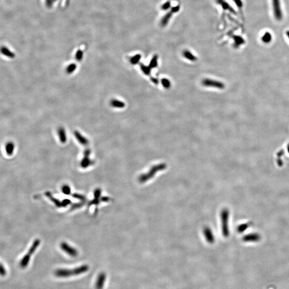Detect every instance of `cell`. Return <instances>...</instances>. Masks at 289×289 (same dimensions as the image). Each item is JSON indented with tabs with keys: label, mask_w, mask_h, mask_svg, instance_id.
<instances>
[{
	"label": "cell",
	"mask_w": 289,
	"mask_h": 289,
	"mask_svg": "<svg viewBox=\"0 0 289 289\" xmlns=\"http://www.w3.org/2000/svg\"><path fill=\"white\" fill-rule=\"evenodd\" d=\"M40 244V239H35L33 242L32 245H31L30 248H29V250L27 252V254L25 255L24 256L23 258L22 259V260H20V266L22 268H25L27 267V265L29 263V262H30L31 255L35 253V250H37V249L39 246Z\"/></svg>",
	"instance_id": "obj_1"
},
{
	"label": "cell",
	"mask_w": 289,
	"mask_h": 289,
	"mask_svg": "<svg viewBox=\"0 0 289 289\" xmlns=\"http://www.w3.org/2000/svg\"><path fill=\"white\" fill-rule=\"evenodd\" d=\"M55 275L58 277H68L72 276H77L76 268L73 269H58L55 272Z\"/></svg>",
	"instance_id": "obj_2"
},
{
	"label": "cell",
	"mask_w": 289,
	"mask_h": 289,
	"mask_svg": "<svg viewBox=\"0 0 289 289\" xmlns=\"http://www.w3.org/2000/svg\"><path fill=\"white\" fill-rule=\"evenodd\" d=\"M274 16L277 20H281L283 18V13L280 0H272Z\"/></svg>",
	"instance_id": "obj_3"
},
{
	"label": "cell",
	"mask_w": 289,
	"mask_h": 289,
	"mask_svg": "<svg viewBox=\"0 0 289 289\" xmlns=\"http://www.w3.org/2000/svg\"><path fill=\"white\" fill-rule=\"evenodd\" d=\"M60 247L62 250L65 252L66 254L69 255L71 257H76L78 255V253L77 250L73 248V247L70 246L68 243L62 242L60 244Z\"/></svg>",
	"instance_id": "obj_4"
},
{
	"label": "cell",
	"mask_w": 289,
	"mask_h": 289,
	"mask_svg": "<svg viewBox=\"0 0 289 289\" xmlns=\"http://www.w3.org/2000/svg\"><path fill=\"white\" fill-rule=\"evenodd\" d=\"M222 222H223L222 226H223V232L224 235L225 237H227L229 235V230H228V227H227L229 212L227 209H224L222 212Z\"/></svg>",
	"instance_id": "obj_5"
},
{
	"label": "cell",
	"mask_w": 289,
	"mask_h": 289,
	"mask_svg": "<svg viewBox=\"0 0 289 289\" xmlns=\"http://www.w3.org/2000/svg\"><path fill=\"white\" fill-rule=\"evenodd\" d=\"M90 153L91 151L89 150H85L84 152V158H83L81 163V166L83 168H87L89 166H91L93 164V162L89 158Z\"/></svg>",
	"instance_id": "obj_6"
},
{
	"label": "cell",
	"mask_w": 289,
	"mask_h": 289,
	"mask_svg": "<svg viewBox=\"0 0 289 289\" xmlns=\"http://www.w3.org/2000/svg\"><path fill=\"white\" fill-rule=\"evenodd\" d=\"M202 84L205 86L213 87L218 89H223L224 85L223 83L219 81H215L210 79H205L202 81Z\"/></svg>",
	"instance_id": "obj_7"
},
{
	"label": "cell",
	"mask_w": 289,
	"mask_h": 289,
	"mask_svg": "<svg viewBox=\"0 0 289 289\" xmlns=\"http://www.w3.org/2000/svg\"><path fill=\"white\" fill-rule=\"evenodd\" d=\"M106 280V275L104 273H101L98 275L96 283L95 288L96 289H102L104 286V282Z\"/></svg>",
	"instance_id": "obj_8"
},
{
	"label": "cell",
	"mask_w": 289,
	"mask_h": 289,
	"mask_svg": "<svg viewBox=\"0 0 289 289\" xmlns=\"http://www.w3.org/2000/svg\"><path fill=\"white\" fill-rule=\"evenodd\" d=\"M261 239L260 236L257 234H251L245 236L243 237V240L246 242H257Z\"/></svg>",
	"instance_id": "obj_9"
},
{
	"label": "cell",
	"mask_w": 289,
	"mask_h": 289,
	"mask_svg": "<svg viewBox=\"0 0 289 289\" xmlns=\"http://www.w3.org/2000/svg\"><path fill=\"white\" fill-rule=\"evenodd\" d=\"M0 53L5 56L10 58H15V54L6 47H1L0 48Z\"/></svg>",
	"instance_id": "obj_10"
},
{
	"label": "cell",
	"mask_w": 289,
	"mask_h": 289,
	"mask_svg": "<svg viewBox=\"0 0 289 289\" xmlns=\"http://www.w3.org/2000/svg\"><path fill=\"white\" fill-rule=\"evenodd\" d=\"M45 195L46 196L47 198H48L50 200L54 203V204H55V206L57 207H58V208L62 207V202H61L59 200H58V199L53 197L51 193L49 192H47L45 193Z\"/></svg>",
	"instance_id": "obj_11"
},
{
	"label": "cell",
	"mask_w": 289,
	"mask_h": 289,
	"mask_svg": "<svg viewBox=\"0 0 289 289\" xmlns=\"http://www.w3.org/2000/svg\"><path fill=\"white\" fill-rule=\"evenodd\" d=\"M15 144L12 141H9L5 144V150L8 155H12L15 150Z\"/></svg>",
	"instance_id": "obj_12"
},
{
	"label": "cell",
	"mask_w": 289,
	"mask_h": 289,
	"mask_svg": "<svg viewBox=\"0 0 289 289\" xmlns=\"http://www.w3.org/2000/svg\"><path fill=\"white\" fill-rule=\"evenodd\" d=\"M261 40L263 43H268L272 40V35L269 32H267L262 36Z\"/></svg>",
	"instance_id": "obj_13"
},
{
	"label": "cell",
	"mask_w": 289,
	"mask_h": 289,
	"mask_svg": "<svg viewBox=\"0 0 289 289\" xmlns=\"http://www.w3.org/2000/svg\"><path fill=\"white\" fill-rule=\"evenodd\" d=\"M173 14V12H168L166 15L163 18H162V20H161V24L162 25V26H164L165 25H166V24L168 23V21L170 19L171 16H172V14Z\"/></svg>",
	"instance_id": "obj_14"
},
{
	"label": "cell",
	"mask_w": 289,
	"mask_h": 289,
	"mask_svg": "<svg viewBox=\"0 0 289 289\" xmlns=\"http://www.w3.org/2000/svg\"><path fill=\"white\" fill-rule=\"evenodd\" d=\"M183 55L186 58L188 59L190 61H195L197 60L196 58L191 53L189 52V51H187V50H185L184 51Z\"/></svg>",
	"instance_id": "obj_15"
},
{
	"label": "cell",
	"mask_w": 289,
	"mask_h": 289,
	"mask_svg": "<svg viewBox=\"0 0 289 289\" xmlns=\"http://www.w3.org/2000/svg\"><path fill=\"white\" fill-rule=\"evenodd\" d=\"M76 135L77 137H76L77 139L78 140L79 142L83 144V145H87V143H88L87 140H86V139H85V138L83 137L80 134L77 133H76Z\"/></svg>",
	"instance_id": "obj_16"
},
{
	"label": "cell",
	"mask_w": 289,
	"mask_h": 289,
	"mask_svg": "<svg viewBox=\"0 0 289 289\" xmlns=\"http://www.w3.org/2000/svg\"><path fill=\"white\" fill-rule=\"evenodd\" d=\"M112 106H114L117 108H123L125 106L123 102L117 100L112 101Z\"/></svg>",
	"instance_id": "obj_17"
},
{
	"label": "cell",
	"mask_w": 289,
	"mask_h": 289,
	"mask_svg": "<svg viewBox=\"0 0 289 289\" xmlns=\"http://www.w3.org/2000/svg\"><path fill=\"white\" fill-rule=\"evenodd\" d=\"M62 192L66 195H70L71 194V189L69 186L64 185L62 187Z\"/></svg>",
	"instance_id": "obj_18"
},
{
	"label": "cell",
	"mask_w": 289,
	"mask_h": 289,
	"mask_svg": "<svg viewBox=\"0 0 289 289\" xmlns=\"http://www.w3.org/2000/svg\"><path fill=\"white\" fill-rule=\"evenodd\" d=\"M59 135H60V138L61 142L63 143H65L66 141V133L63 129L62 130L61 129L59 131Z\"/></svg>",
	"instance_id": "obj_19"
},
{
	"label": "cell",
	"mask_w": 289,
	"mask_h": 289,
	"mask_svg": "<svg viewBox=\"0 0 289 289\" xmlns=\"http://www.w3.org/2000/svg\"><path fill=\"white\" fill-rule=\"evenodd\" d=\"M72 197L74 198H76L77 199H78V200H81V201L85 202V200H86V198H85L84 196H83L82 194H78V193H74V194H73V195H72Z\"/></svg>",
	"instance_id": "obj_20"
},
{
	"label": "cell",
	"mask_w": 289,
	"mask_h": 289,
	"mask_svg": "<svg viewBox=\"0 0 289 289\" xmlns=\"http://www.w3.org/2000/svg\"><path fill=\"white\" fill-rule=\"evenodd\" d=\"M84 204V201H81V202H79V203H76V204H72V206H71V207L70 208V209H71V210H74V209H78V208L81 207H82Z\"/></svg>",
	"instance_id": "obj_21"
},
{
	"label": "cell",
	"mask_w": 289,
	"mask_h": 289,
	"mask_svg": "<svg viewBox=\"0 0 289 289\" xmlns=\"http://www.w3.org/2000/svg\"><path fill=\"white\" fill-rule=\"evenodd\" d=\"M235 45L237 46H239V45H241L244 43V40H243V39L240 37H236L235 38Z\"/></svg>",
	"instance_id": "obj_22"
},
{
	"label": "cell",
	"mask_w": 289,
	"mask_h": 289,
	"mask_svg": "<svg viewBox=\"0 0 289 289\" xmlns=\"http://www.w3.org/2000/svg\"><path fill=\"white\" fill-rule=\"evenodd\" d=\"M248 226H249V224H243L239 226L237 230L239 232H243L248 228Z\"/></svg>",
	"instance_id": "obj_23"
},
{
	"label": "cell",
	"mask_w": 289,
	"mask_h": 289,
	"mask_svg": "<svg viewBox=\"0 0 289 289\" xmlns=\"http://www.w3.org/2000/svg\"><path fill=\"white\" fill-rule=\"evenodd\" d=\"M101 190L99 188H97L95 190L94 192V198L97 199H100L101 196Z\"/></svg>",
	"instance_id": "obj_24"
},
{
	"label": "cell",
	"mask_w": 289,
	"mask_h": 289,
	"mask_svg": "<svg viewBox=\"0 0 289 289\" xmlns=\"http://www.w3.org/2000/svg\"><path fill=\"white\" fill-rule=\"evenodd\" d=\"M100 203V199H97V198H94V199L92 201H91L89 202V206H91L92 205H97Z\"/></svg>",
	"instance_id": "obj_25"
},
{
	"label": "cell",
	"mask_w": 289,
	"mask_h": 289,
	"mask_svg": "<svg viewBox=\"0 0 289 289\" xmlns=\"http://www.w3.org/2000/svg\"><path fill=\"white\" fill-rule=\"evenodd\" d=\"M157 58L158 57L156 56H155L154 58H153V59L152 60L150 63L152 68H154L157 66V60H158Z\"/></svg>",
	"instance_id": "obj_26"
},
{
	"label": "cell",
	"mask_w": 289,
	"mask_h": 289,
	"mask_svg": "<svg viewBox=\"0 0 289 289\" xmlns=\"http://www.w3.org/2000/svg\"><path fill=\"white\" fill-rule=\"evenodd\" d=\"M140 57H141V56H140V55H137L133 57V58H131V62H132V63H135H135H137V62L139 61V60H140Z\"/></svg>",
	"instance_id": "obj_27"
},
{
	"label": "cell",
	"mask_w": 289,
	"mask_h": 289,
	"mask_svg": "<svg viewBox=\"0 0 289 289\" xmlns=\"http://www.w3.org/2000/svg\"><path fill=\"white\" fill-rule=\"evenodd\" d=\"M6 274V270L3 266L0 263V275L5 276Z\"/></svg>",
	"instance_id": "obj_28"
},
{
	"label": "cell",
	"mask_w": 289,
	"mask_h": 289,
	"mask_svg": "<svg viewBox=\"0 0 289 289\" xmlns=\"http://www.w3.org/2000/svg\"><path fill=\"white\" fill-rule=\"evenodd\" d=\"M71 204V201L69 199H64L62 202V207H66L67 206Z\"/></svg>",
	"instance_id": "obj_29"
},
{
	"label": "cell",
	"mask_w": 289,
	"mask_h": 289,
	"mask_svg": "<svg viewBox=\"0 0 289 289\" xmlns=\"http://www.w3.org/2000/svg\"><path fill=\"white\" fill-rule=\"evenodd\" d=\"M83 52L81 50H78L76 53V58H77L78 61H81L82 58H83Z\"/></svg>",
	"instance_id": "obj_30"
},
{
	"label": "cell",
	"mask_w": 289,
	"mask_h": 289,
	"mask_svg": "<svg viewBox=\"0 0 289 289\" xmlns=\"http://www.w3.org/2000/svg\"><path fill=\"white\" fill-rule=\"evenodd\" d=\"M76 65H74V64H71L69 66V67L68 68V69H67V71L68 72H73V71L74 70L76 69Z\"/></svg>",
	"instance_id": "obj_31"
},
{
	"label": "cell",
	"mask_w": 289,
	"mask_h": 289,
	"mask_svg": "<svg viewBox=\"0 0 289 289\" xmlns=\"http://www.w3.org/2000/svg\"><path fill=\"white\" fill-rule=\"evenodd\" d=\"M162 84H163V85L165 87H166V88L169 87L170 86V82L169 81H168V80H167V79H163V80H162Z\"/></svg>",
	"instance_id": "obj_32"
},
{
	"label": "cell",
	"mask_w": 289,
	"mask_h": 289,
	"mask_svg": "<svg viewBox=\"0 0 289 289\" xmlns=\"http://www.w3.org/2000/svg\"><path fill=\"white\" fill-rule=\"evenodd\" d=\"M170 7V2H167L165 4H163L162 5V8L163 10H166L168 9V8H169Z\"/></svg>",
	"instance_id": "obj_33"
},
{
	"label": "cell",
	"mask_w": 289,
	"mask_h": 289,
	"mask_svg": "<svg viewBox=\"0 0 289 289\" xmlns=\"http://www.w3.org/2000/svg\"><path fill=\"white\" fill-rule=\"evenodd\" d=\"M233 1H234L236 5L239 8H241L243 7V2L241 0H233Z\"/></svg>",
	"instance_id": "obj_34"
},
{
	"label": "cell",
	"mask_w": 289,
	"mask_h": 289,
	"mask_svg": "<svg viewBox=\"0 0 289 289\" xmlns=\"http://www.w3.org/2000/svg\"><path fill=\"white\" fill-rule=\"evenodd\" d=\"M141 69L143 70V72L145 74H148L150 73V70H149V69H147V68L145 66H141Z\"/></svg>",
	"instance_id": "obj_35"
},
{
	"label": "cell",
	"mask_w": 289,
	"mask_h": 289,
	"mask_svg": "<svg viewBox=\"0 0 289 289\" xmlns=\"http://www.w3.org/2000/svg\"><path fill=\"white\" fill-rule=\"evenodd\" d=\"M100 200L102 202H108L110 200V198H109L108 197H103L101 198Z\"/></svg>",
	"instance_id": "obj_36"
},
{
	"label": "cell",
	"mask_w": 289,
	"mask_h": 289,
	"mask_svg": "<svg viewBox=\"0 0 289 289\" xmlns=\"http://www.w3.org/2000/svg\"><path fill=\"white\" fill-rule=\"evenodd\" d=\"M277 162H278V164L279 166H282V164H283V162L282 161V160H281V158H279V159L278 160Z\"/></svg>",
	"instance_id": "obj_37"
},
{
	"label": "cell",
	"mask_w": 289,
	"mask_h": 289,
	"mask_svg": "<svg viewBox=\"0 0 289 289\" xmlns=\"http://www.w3.org/2000/svg\"><path fill=\"white\" fill-rule=\"evenodd\" d=\"M283 154V152L282 150H281V152H280L277 155L278 156H281Z\"/></svg>",
	"instance_id": "obj_38"
},
{
	"label": "cell",
	"mask_w": 289,
	"mask_h": 289,
	"mask_svg": "<svg viewBox=\"0 0 289 289\" xmlns=\"http://www.w3.org/2000/svg\"><path fill=\"white\" fill-rule=\"evenodd\" d=\"M286 35H287V37H288V38H289V31H287V32H286Z\"/></svg>",
	"instance_id": "obj_39"
},
{
	"label": "cell",
	"mask_w": 289,
	"mask_h": 289,
	"mask_svg": "<svg viewBox=\"0 0 289 289\" xmlns=\"http://www.w3.org/2000/svg\"><path fill=\"white\" fill-rule=\"evenodd\" d=\"M288 151H289V146H288Z\"/></svg>",
	"instance_id": "obj_40"
}]
</instances>
